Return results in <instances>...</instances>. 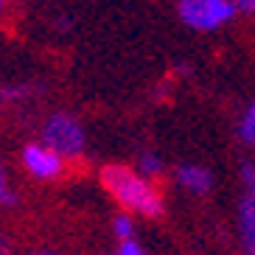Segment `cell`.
<instances>
[{
	"instance_id": "277c9868",
	"label": "cell",
	"mask_w": 255,
	"mask_h": 255,
	"mask_svg": "<svg viewBox=\"0 0 255 255\" xmlns=\"http://www.w3.org/2000/svg\"><path fill=\"white\" fill-rule=\"evenodd\" d=\"M23 165L37 180H56L65 171V157L45 143H28L23 149Z\"/></svg>"
},
{
	"instance_id": "6da1fadb",
	"label": "cell",
	"mask_w": 255,
	"mask_h": 255,
	"mask_svg": "<svg viewBox=\"0 0 255 255\" xmlns=\"http://www.w3.org/2000/svg\"><path fill=\"white\" fill-rule=\"evenodd\" d=\"M101 185L107 188V194L113 196L121 208L143 213V216H160L163 213V199L154 191L143 174L132 171L127 165L113 163L101 168Z\"/></svg>"
},
{
	"instance_id": "30bf717a",
	"label": "cell",
	"mask_w": 255,
	"mask_h": 255,
	"mask_svg": "<svg viewBox=\"0 0 255 255\" xmlns=\"http://www.w3.org/2000/svg\"><path fill=\"white\" fill-rule=\"evenodd\" d=\"M113 230H115V236L124 241V239H132V230H135V225H132V219H129V216H115Z\"/></svg>"
},
{
	"instance_id": "3957f363",
	"label": "cell",
	"mask_w": 255,
	"mask_h": 255,
	"mask_svg": "<svg viewBox=\"0 0 255 255\" xmlns=\"http://www.w3.org/2000/svg\"><path fill=\"white\" fill-rule=\"evenodd\" d=\"M42 143L51 146L53 151H59L62 157H73V154L84 151L87 135H84L79 118H73L70 113H53L42 127Z\"/></svg>"
},
{
	"instance_id": "8992f818",
	"label": "cell",
	"mask_w": 255,
	"mask_h": 255,
	"mask_svg": "<svg viewBox=\"0 0 255 255\" xmlns=\"http://www.w3.org/2000/svg\"><path fill=\"white\" fill-rule=\"evenodd\" d=\"M177 180H180V185L185 188V191H191V194H208L213 177H210V171L205 168V165L185 163V165H180Z\"/></svg>"
},
{
	"instance_id": "ba28073f",
	"label": "cell",
	"mask_w": 255,
	"mask_h": 255,
	"mask_svg": "<svg viewBox=\"0 0 255 255\" xmlns=\"http://www.w3.org/2000/svg\"><path fill=\"white\" fill-rule=\"evenodd\" d=\"M14 202H17V196L11 191V185H8V174L3 168V160H0V205H14Z\"/></svg>"
},
{
	"instance_id": "7a4b0ae2",
	"label": "cell",
	"mask_w": 255,
	"mask_h": 255,
	"mask_svg": "<svg viewBox=\"0 0 255 255\" xmlns=\"http://www.w3.org/2000/svg\"><path fill=\"white\" fill-rule=\"evenodd\" d=\"M180 20L194 31H216L239 14L233 0H180L177 3Z\"/></svg>"
},
{
	"instance_id": "8fae6325",
	"label": "cell",
	"mask_w": 255,
	"mask_h": 255,
	"mask_svg": "<svg viewBox=\"0 0 255 255\" xmlns=\"http://www.w3.org/2000/svg\"><path fill=\"white\" fill-rule=\"evenodd\" d=\"M118 255H146V253H143V247L135 239H124L118 247Z\"/></svg>"
},
{
	"instance_id": "7c38bea8",
	"label": "cell",
	"mask_w": 255,
	"mask_h": 255,
	"mask_svg": "<svg viewBox=\"0 0 255 255\" xmlns=\"http://www.w3.org/2000/svg\"><path fill=\"white\" fill-rule=\"evenodd\" d=\"M233 6L241 14H255V0H233Z\"/></svg>"
},
{
	"instance_id": "5b68a950",
	"label": "cell",
	"mask_w": 255,
	"mask_h": 255,
	"mask_svg": "<svg viewBox=\"0 0 255 255\" xmlns=\"http://www.w3.org/2000/svg\"><path fill=\"white\" fill-rule=\"evenodd\" d=\"M241 180H244V196L239 205V230L241 244L250 255H255V168L241 165Z\"/></svg>"
},
{
	"instance_id": "9c48e42d",
	"label": "cell",
	"mask_w": 255,
	"mask_h": 255,
	"mask_svg": "<svg viewBox=\"0 0 255 255\" xmlns=\"http://www.w3.org/2000/svg\"><path fill=\"white\" fill-rule=\"evenodd\" d=\"M137 163H140V174H160V171H163L160 157H157V154H149V151H146V154H140V160H137Z\"/></svg>"
},
{
	"instance_id": "5bb4252c",
	"label": "cell",
	"mask_w": 255,
	"mask_h": 255,
	"mask_svg": "<svg viewBox=\"0 0 255 255\" xmlns=\"http://www.w3.org/2000/svg\"><path fill=\"white\" fill-rule=\"evenodd\" d=\"M31 255H56V253H48V250H39V253H31Z\"/></svg>"
},
{
	"instance_id": "52a82bcc",
	"label": "cell",
	"mask_w": 255,
	"mask_h": 255,
	"mask_svg": "<svg viewBox=\"0 0 255 255\" xmlns=\"http://www.w3.org/2000/svg\"><path fill=\"white\" fill-rule=\"evenodd\" d=\"M239 137L244 143H255V101L244 110V115L239 121Z\"/></svg>"
},
{
	"instance_id": "9a60e30c",
	"label": "cell",
	"mask_w": 255,
	"mask_h": 255,
	"mask_svg": "<svg viewBox=\"0 0 255 255\" xmlns=\"http://www.w3.org/2000/svg\"><path fill=\"white\" fill-rule=\"evenodd\" d=\"M6 3H8V0H0V14H3V11H6Z\"/></svg>"
},
{
	"instance_id": "4fadbf2b",
	"label": "cell",
	"mask_w": 255,
	"mask_h": 255,
	"mask_svg": "<svg viewBox=\"0 0 255 255\" xmlns=\"http://www.w3.org/2000/svg\"><path fill=\"white\" fill-rule=\"evenodd\" d=\"M0 255H8V247H6V241H3V236H0Z\"/></svg>"
}]
</instances>
